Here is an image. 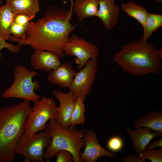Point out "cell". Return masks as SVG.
<instances>
[{"label":"cell","instance_id":"6da1fadb","mask_svg":"<svg viewBox=\"0 0 162 162\" xmlns=\"http://www.w3.org/2000/svg\"><path fill=\"white\" fill-rule=\"evenodd\" d=\"M72 16L70 10L50 6L43 17L35 22H29L24 38L10 35L9 40L17 42L19 47L29 45L34 50L51 51L62 58L65 56L63 49L69 35L77 25L71 23Z\"/></svg>","mask_w":162,"mask_h":162},{"label":"cell","instance_id":"7a4b0ae2","mask_svg":"<svg viewBox=\"0 0 162 162\" xmlns=\"http://www.w3.org/2000/svg\"><path fill=\"white\" fill-rule=\"evenodd\" d=\"M162 50L142 38L123 46L112 59L124 72L136 76L156 74L162 69Z\"/></svg>","mask_w":162,"mask_h":162},{"label":"cell","instance_id":"3957f363","mask_svg":"<svg viewBox=\"0 0 162 162\" xmlns=\"http://www.w3.org/2000/svg\"><path fill=\"white\" fill-rule=\"evenodd\" d=\"M30 101L25 100L0 108V162H12L15 159L16 148L32 110Z\"/></svg>","mask_w":162,"mask_h":162},{"label":"cell","instance_id":"277c9868","mask_svg":"<svg viewBox=\"0 0 162 162\" xmlns=\"http://www.w3.org/2000/svg\"><path fill=\"white\" fill-rule=\"evenodd\" d=\"M45 130L51 136L50 143L44 150L46 159L52 158L58 151L64 150L71 153L74 162H82L80 151L84 147L83 136L85 130H80L71 124L65 128L54 120H51L48 122Z\"/></svg>","mask_w":162,"mask_h":162},{"label":"cell","instance_id":"5b68a950","mask_svg":"<svg viewBox=\"0 0 162 162\" xmlns=\"http://www.w3.org/2000/svg\"><path fill=\"white\" fill-rule=\"evenodd\" d=\"M37 74L35 71L29 70L24 66H16L14 72V81L2 93L3 98H15L33 102L39 100L40 97L35 91L39 90L40 84L36 80H32Z\"/></svg>","mask_w":162,"mask_h":162},{"label":"cell","instance_id":"8992f818","mask_svg":"<svg viewBox=\"0 0 162 162\" xmlns=\"http://www.w3.org/2000/svg\"><path fill=\"white\" fill-rule=\"evenodd\" d=\"M32 110L26 120L25 133L31 136L45 130L49 120H55L57 106L54 100L44 96L41 100L34 101Z\"/></svg>","mask_w":162,"mask_h":162},{"label":"cell","instance_id":"52a82bcc","mask_svg":"<svg viewBox=\"0 0 162 162\" xmlns=\"http://www.w3.org/2000/svg\"><path fill=\"white\" fill-rule=\"evenodd\" d=\"M51 139L46 131L28 136L25 132L20 137L16 148V154L24 157L23 162L44 161V150L49 146Z\"/></svg>","mask_w":162,"mask_h":162},{"label":"cell","instance_id":"ba28073f","mask_svg":"<svg viewBox=\"0 0 162 162\" xmlns=\"http://www.w3.org/2000/svg\"><path fill=\"white\" fill-rule=\"evenodd\" d=\"M65 56H75V63L77 68H83L88 61L97 59L99 54L98 47L84 39L79 38L74 34L69 38L63 49Z\"/></svg>","mask_w":162,"mask_h":162},{"label":"cell","instance_id":"9c48e42d","mask_svg":"<svg viewBox=\"0 0 162 162\" xmlns=\"http://www.w3.org/2000/svg\"><path fill=\"white\" fill-rule=\"evenodd\" d=\"M98 65L97 59L89 60L83 68L76 72L69 91L77 97L85 98L90 93L95 81Z\"/></svg>","mask_w":162,"mask_h":162},{"label":"cell","instance_id":"30bf717a","mask_svg":"<svg viewBox=\"0 0 162 162\" xmlns=\"http://www.w3.org/2000/svg\"><path fill=\"white\" fill-rule=\"evenodd\" d=\"M84 149L80 152L82 162H96L100 158L107 156L112 158H117L112 153L103 148L100 144L96 133L91 130L85 131L83 136Z\"/></svg>","mask_w":162,"mask_h":162},{"label":"cell","instance_id":"8fae6325","mask_svg":"<svg viewBox=\"0 0 162 162\" xmlns=\"http://www.w3.org/2000/svg\"><path fill=\"white\" fill-rule=\"evenodd\" d=\"M52 94L59 102L55 121L61 127L67 128L70 125V117L77 97L70 91L68 93H66L60 90H54L52 91Z\"/></svg>","mask_w":162,"mask_h":162},{"label":"cell","instance_id":"7c38bea8","mask_svg":"<svg viewBox=\"0 0 162 162\" xmlns=\"http://www.w3.org/2000/svg\"><path fill=\"white\" fill-rule=\"evenodd\" d=\"M59 56L51 51L34 50L30 57L31 64L36 70L50 72L57 68L61 64Z\"/></svg>","mask_w":162,"mask_h":162},{"label":"cell","instance_id":"4fadbf2b","mask_svg":"<svg viewBox=\"0 0 162 162\" xmlns=\"http://www.w3.org/2000/svg\"><path fill=\"white\" fill-rule=\"evenodd\" d=\"M99 8L96 16L99 18L105 28L109 30L117 23L119 16L118 6L114 0H98Z\"/></svg>","mask_w":162,"mask_h":162},{"label":"cell","instance_id":"5bb4252c","mask_svg":"<svg viewBox=\"0 0 162 162\" xmlns=\"http://www.w3.org/2000/svg\"><path fill=\"white\" fill-rule=\"evenodd\" d=\"M76 72L69 62H66L56 70L50 71L48 80L50 83L58 85L62 88H69Z\"/></svg>","mask_w":162,"mask_h":162},{"label":"cell","instance_id":"9a60e30c","mask_svg":"<svg viewBox=\"0 0 162 162\" xmlns=\"http://www.w3.org/2000/svg\"><path fill=\"white\" fill-rule=\"evenodd\" d=\"M125 130L131 139L135 150L139 154L153 138L158 136H162V134L157 132H153L150 129L146 127L136 128L135 129L128 127Z\"/></svg>","mask_w":162,"mask_h":162},{"label":"cell","instance_id":"2e32d148","mask_svg":"<svg viewBox=\"0 0 162 162\" xmlns=\"http://www.w3.org/2000/svg\"><path fill=\"white\" fill-rule=\"evenodd\" d=\"M16 15L22 14L33 19L40 10L38 0H6Z\"/></svg>","mask_w":162,"mask_h":162},{"label":"cell","instance_id":"e0dca14e","mask_svg":"<svg viewBox=\"0 0 162 162\" xmlns=\"http://www.w3.org/2000/svg\"><path fill=\"white\" fill-rule=\"evenodd\" d=\"M135 128L146 127L162 134V111H152L134 120Z\"/></svg>","mask_w":162,"mask_h":162},{"label":"cell","instance_id":"ac0fdd59","mask_svg":"<svg viewBox=\"0 0 162 162\" xmlns=\"http://www.w3.org/2000/svg\"><path fill=\"white\" fill-rule=\"evenodd\" d=\"M73 7L74 13L81 22L87 17L97 16L98 0H75Z\"/></svg>","mask_w":162,"mask_h":162},{"label":"cell","instance_id":"d6986e66","mask_svg":"<svg viewBox=\"0 0 162 162\" xmlns=\"http://www.w3.org/2000/svg\"><path fill=\"white\" fill-rule=\"evenodd\" d=\"M16 15L7 4L0 7V36L5 40L9 39V28Z\"/></svg>","mask_w":162,"mask_h":162},{"label":"cell","instance_id":"ffe728a7","mask_svg":"<svg viewBox=\"0 0 162 162\" xmlns=\"http://www.w3.org/2000/svg\"><path fill=\"white\" fill-rule=\"evenodd\" d=\"M162 26V15L148 13L142 26L143 34L142 39L147 41L153 32Z\"/></svg>","mask_w":162,"mask_h":162},{"label":"cell","instance_id":"44dd1931","mask_svg":"<svg viewBox=\"0 0 162 162\" xmlns=\"http://www.w3.org/2000/svg\"><path fill=\"white\" fill-rule=\"evenodd\" d=\"M121 9L127 15L137 20L142 26L148 13L143 7L131 2L123 4Z\"/></svg>","mask_w":162,"mask_h":162},{"label":"cell","instance_id":"7402d4cb","mask_svg":"<svg viewBox=\"0 0 162 162\" xmlns=\"http://www.w3.org/2000/svg\"><path fill=\"white\" fill-rule=\"evenodd\" d=\"M85 98L77 97L76 101L72 114L70 122V124L75 126L85 123V112L86 111L84 103Z\"/></svg>","mask_w":162,"mask_h":162},{"label":"cell","instance_id":"603a6c76","mask_svg":"<svg viewBox=\"0 0 162 162\" xmlns=\"http://www.w3.org/2000/svg\"><path fill=\"white\" fill-rule=\"evenodd\" d=\"M138 156L143 159H148L152 162H162V148L156 150L144 149Z\"/></svg>","mask_w":162,"mask_h":162},{"label":"cell","instance_id":"cb8c5ba5","mask_svg":"<svg viewBox=\"0 0 162 162\" xmlns=\"http://www.w3.org/2000/svg\"><path fill=\"white\" fill-rule=\"evenodd\" d=\"M28 24L22 25L17 24L13 21L10 27L9 33L16 38H23L25 37L26 31Z\"/></svg>","mask_w":162,"mask_h":162},{"label":"cell","instance_id":"d4e9b609","mask_svg":"<svg viewBox=\"0 0 162 162\" xmlns=\"http://www.w3.org/2000/svg\"><path fill=\"white\" fill-rule=\"evenodd\" d=\"M124 146L122 138L119 136H115L111 137L107 143L108 148L111 151L117 152L121 151Z\"/></svg>","mask_w":162,"mask_h":162},{"label":"cell","instance_id":"484cf974","mask_svg":"<svg viewBox=\"0 0 162 162\" xmlns=\"http://www.w3.org/2000/svg\"><path fill=\"white\" fill-rule=\"evenodd\" d=\"M57 162H72L74 161V157L71 153L66 150H61L58 151L56 155Z\"/></svg>","mask_w":162,"mask_h":162},{"label":"cell","instance_id":"4316f807","mask_svg":"<svg viewBox=\"0 0 162 162\" xmlns=\"http://www.w3.org/2000/svg\"><path fill=\"white\" fill-rule=\"evenodd\" d=\"M3 48H6L9 51L15 53H18L20 51L19 47L8 43L0 36V58L2 57L1 51Z\"/></svg>","mask_w":162,"mask_h":162},{"label":"cell","instance_id":"83f0119b","mask_svg":"<svg viewBox=\"0 0 162 162\" xmlns=\"http://www.w3.org/2000/svg\"><path fill=\"white\" fill-rule=\"evenodd\" d=\"M31 20V19L27 16L19 14L15 16L14 22L20 25H28Z\"/></svg>","mask_w":162,"mask_h":162},{"label":"cell","instance_id":"f1b7e54d","mask_svg":"<svg viewBox=\"0 0 162 162\" xmlns=\"http://www.w3.org/2000/svg\"><path fill=\"white\" fill-rule=\"evenodd\" d=\"M122 160L124 162H146V160L143 159L138 156L134 155L124 157Z\"/></svg>","mask_w":162,"mask_h":162},{"label":"cell","instance_id":"f546056e","mask_svg":"<svg viewBox=\"0 0 162 162\" xmlns=\"http://www.w3.org/2000/svg\"><path fill=\"white\" fill-rule=\"evenodd\" d=\"M159 147H162V138L152 142L148 145H147L146 146L144 149H153L155 148Z\"/></svg>","mask_w":162,"mask_h":162},{"label":"cell","instance_id":"4dcf8cb0","mask_svg":"<svg viewBox=\"0 0 162 162\" xmlns=\"http://www.w3.org/2000/svg\"><path fill=\"white\" fill-rule=\"evenodd\" d=\"M158 0V1H162V0Z\"/></svg>","mask_w":162,"mask_h":162},{"label":"cell","instance_id":"1f68e13d","mask_svg":"<svg viewBox=\"0 0 162 162\" xmlns=\"http://www.w3.org/2000/svg\"><path fill=\"white\" fill-rule=\"evenodd\" d=\"M1 2V1L0 0V3Z\"/></svg>","mask_w":162,"mask_h":162}]
</instances>
